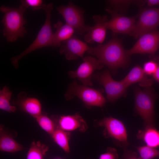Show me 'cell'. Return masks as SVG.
<instances>
[{
    "label": "cell",
    "mask_w": 159,
    "mask_h": 159,
    "mask_svg": "<svg viewBox=\"0 0 159 159\" xmlns=\"http://www.w3.org/2000/svg\"><path fill=\"white\" fill-rule=\"evenodd\" d=\"M87 52L95 56L104 65L112 69L125 67L129 61V56L115 36L105 44L90 47Z\"/></svg>",
    "instance_id": "1"
},
{
    "label": "cell",
    "mask_w": 159,
    "mask_h": 159,
    "mask_svg": "<svg viewBox=\"0 0 159 159\" xmlns=\"http://www.w3.org/2000/svg\"><path fill=\"white\" fill-rule=\"evenodd\" d=\"M26 9L21 4L17 8L4 5L0 6V11L4 14L1 21L4 26L2 33L9 42H15L27 33L24 27L26 20L24 17Z\"/></svg>",
    "instance_id": "2"
},
{
    "label": "cell",
    "mask_w": 159,
    "mask_h": 159,
    "mask_svg": "<svg viewBox=\"0 0 159 159\" xmlns=\"http://www.w3.org/2000/svg\"><path fill=\"white\" fill-rule=\"evenodd\" d=\"M53 7V5L52 3L47 5L44 10L46 15L45 21L33 42L22 52L11 58V63L15 68L18 67L19 61L26 55L40 48L51 47L53 33L51 25V17Z\"/></svg>",
    "instance_id": "3"
},
{
    "label": "cell",
    "mask_w": 159,
    "mask_h": 159,
    "mask_svg": "<svg viewBox=\"0 0 159 159\" xmlns=\"http://www.w3.org/2000/svg\"><path fill=\"white\" fill-rule=\"evenodd\" d=\"M64 96L67 100L76 97L82 100L88 107L93 106L102 107L106 102L100 90L79 85L76 80L69 84Z\"/></svg>",
    "instance_id": "4"
},
{
    "label": "cell",
    "mask_w": 159,
    "mask_h": 159,
    "mask_svg": "<svg viewBox=\"0 0 159 159\" xmlns=\"http://www.w3.org/2000/svg\"><path fill=\"white\" fill-rule=\"evenodd\" d=\"M135 89V108L143 119L145 127H154L155 123V96L150 89Z\"/></svg>",
    "instance_id": "5"
},
{
    "label": "cell",
    "mask_w": 159,
    "mask_h": 159,
    "mask_svg": "<svg viewBox=\"0 0 159 159\" xmlns=\"http://www.w3.org/2000/svg\"><path fill=\"white\" fill-rule=\"evenodd\" d=\"M59 13L64 19L66 24L73 28L79 35L87 32L92 26L86 25L85 23L84 14L85 11L70 1L66 5L57 7Z\"/></svg>",
    "instance_id": "6"
},
{
    "label": "cell",
    "mask_w": 159,
    "mask_h": 159,
    "mask_svg": "<svg viewBox=\"0 0 159 159\" xmlns=\"http://www.w3.org/2000/svg\"><path fill=\"white\" fill-rule=\"evenodd\" d=\"M98 124L104 127L103 134L106 137L112 139L115 143L122 148L124 151L127 150L129 144L127 131L122 122L110 117L99 121Z\"/></svg>",
    "instance_id": "7"
},
{
    "label": "cell",
    "mask_w": 159,
    "mask_h": 159,
    "mask_svg": "<svg viewBox=\"0 0 159 159\" xmlns=\"http://www.w3.org/2000/svg\"><path fill=\"white\" fill-rule=\"evenodd\" d=\"M138 18L131 34L136 38L157 30L159 26V8H144L140 11Z\"/></svg>",
    "instance_id": "8"
},
{
    "label": "cell",
    "mask_w": 159,
    "mask_h": 159,
    "mask_svg": "<svg viewBox=\"0 0 159 159\" xmlns=\"http://www.w3.org/2000/svg\"><path fill=\"white\" fill-rule=\"evenodd\" d=\"M92 78L99 84L103 85L105 89L108 100L113 102L122 96L125 95L128 87L121 80L117 81L113 80L107 70L102 73L93 74Z\"/></svg>",
    "instance_id": "9"
},
{
    "label": "cell",
    "mask_w": 159,
    "mask_h": 159,
    "mask_svg": "<svg viewBox=\"0 0 159 159\" xmlns=\"http://www.w3.org/2000/svg\"><path fill=\"white\" fill-rule=\"evenodd\" d=\"M104 65L96 58L87 56L83 59V62L75 71H70L68 75L72 79L77 78L82 84L87 86H92L91 80L93 73L96 70L102 69Z\"/></svg>",
    "instance_id": "10"
},
{
    "label": "cell",
    "mask_w": 159,
    "mask_h": 159,
    "mask_svg": "<svg viewBox=\"0 0 159 159\" xmlns=\"http://www.w3.org/2000/svg\"><path fill=\"white\" fill-rule=\"evenodd\" d=\"M159 47V32L156 30L141 36L134 46L126 52L128 56L137 53L153 55Z\"/></svg>",
    "instance_id": "11"
},
{
    "label": "cell",
    "mask_w": 159,
    "mask_h": 159,
    "mask_svg": "<svg viewBox=\"0 0 159 159\" xmlns=\"http://www.w3.org/2000/svg\"><path fill=\"white\" fill-rule=\"evenodd\" d=\"M105 10L111 16L106 23L107 29L111 30L114 35L118 33L131 34L137 17L126 16L108 8Z\"/></svg>",
    "instance_id": "12"
},
{
    "label": "cell",
    "mask_w": 159,
    "mask_h": 159,
    "mask_svg": "<svg viewBox=\"0 0 159 159\" xmlns=\"http://www.w3.org/2000/svg\"><path fill=\"white\" fill-rule=\"evenodd\" d=\"M62 43L59 53L64 54L65 58L69 60H76L79 57L83 59L85 53L90 48L86 43L75 36H72Z\"/></svg>",
    "instance_id": "13"
},
{
    "label": "cell",
    "mask_w": 159,
    "mask_h": 159,
    "mask_svg": "<svg viewBox=\"0 0 159 159\" xmlns=\"http://www.w3.org/2000/svg\"><path fill=\"white\" fill-rule=\"evenodd\" d=\"M95 24L85 35V41L88 43L97 42L102 44L104 41L107 29L106 23L108 21L106 16L95 15L92 17Z\"/></svg>",
    "instance_id": "14"
},
{
    "label": "cell",
    "mask_w": 159,
    "mask_h": 159,
    "mask_svg": "<svg viewBox=\"0 0 159 159\" xmlns=\"http://www.w3.org/2000/svg\"><path fill=\"white\" fill-rule=\"evenodd\" d=\"M13 104L35 118L42 113L40 101L36 98L27 97L24 92L19 93L17 98L13 101Z\"/></svg>",
    "instance_id": "15"
},
{
    "label": "cell",
    "mask_w": 159,
    "mask_h": 159,
    "mask_svg": "<svg viewBox=\"0 0 159 159\" xmlns=\"http://www.w3.org/2000/svg\"><path fill=\"white\" fill-rule=\"evenodd\" d=\"M58 127H57L69 132L75 130L84 132L87 128L86 122L78 113L73 115L60 116L58 119Z\"/></svg>",
    "instance_id": "16"
},
{
    "label": "cell",
    "mask_w": 159,
    "mask_h": 159,
    "mask_svg": "<svg viewBox=\"0 0 159 159\" xmlns=\"http://www.w3.org/2000/svg\"><path fill=\"white\" fill-rule=\"evenodd\" d=\"M121 81L128 87L137 82L141 87L148 88L153 83V80L148 77L143 69L138 65L133 68Z\"/></svg>",
    "instance_id": "17"
},
{
    "label": "cell",
    "mask_w": 159,
    "mask_h": 159,
    "mask_svg": "<svg viewBox=\"0 0 159 159\" xmlns=\"http://www.w3.org/2000/svg\"><path fill=\"white\" fill-rule=\"evenodd\" d=\"M56 29L53 34L51 47H60L62 42L72 36L74 29L73 28L65 24H63L61 21H59L54 25Z\"/></svg>",
    "instance_id": "18"
},
{
    "label": "cell",
    "mask_w": 159,
    "mask_h": 159,
    "mask_svg": "<svg viewBox=\"0 0 159 159\" xmlns=\"http://www.w3.org/2000/svg\"><path fill=\"white\" fill-rule=\"evenodd\" d=\"M138 139L143 140L147 145L155 148L159 146V131L154 127H145L139 131L137 135Z\"/></svg>",
    "instance_id": "19"
},
{
    "label": "cell",
    "mask_w": 159,
    "mask_h": 159,
    "mask_svg": "<svg viewBox=\"0 0 159 159\" xmlns=\"http://www.w3.org/2000/svg\"><path fill=\"white\" fill-rule=\"evenodd\" d=\"M24 148L9 135L0 130V150L1 151L15 153L24 150Z\"/></svg>",
    "instance_id": "20"
},
{
    "label": "cell",
    "mask_w": 159,
    "mask_h": 159,
    "mask_svg": "<svg viewBox=\"0 0 159 159\" xmlns=\"http://www.w3.org/2000/svg\"><path fill=\"white\" fill-rule=\"evenodd\" d=\"M48 146L40 141L33 142L28 151L26 159H44Z\"/></svg>",
    "instance_id": "21"
},
{
    "label": "cell",
    "mask_w": 159,
    "mask_h": 159,
    "mask_svg": "<svg viewBox=\"0 0 159 159\" xmlns=\"http://www.w3.org/2000/svg\"><path fill=\"white\" fill-rule=\"evenodd\" d=\"M12 92L7 86H4L0 90V109L9 113L13 112L17 110L16 107L11 105L10 100Z\"/></svg>",
    "instance_id": "22"
},
{
    "label": "cell",
    "mask_w": 159,
    "mask_h": 159,
    "mask_svg": "<svg viewBox=\"0 0 159 159\" xmlns=\"http://www.w3.org/2000/svg\"><path fill=\"white\" fill-rule=\"evenodd\" d=\"M70 135V132L56 127L52 135L55 142L67 153L70 150L69 141Z\"/></svg>",
    "instance_id": "23"
},
{
    "label": "cell",
    "mask_w": 159,
    "mask_h": 159,
    "mask_svg": "<svg viewBox=\"0 0 159 159\" xmlns=\"http://www.w3.org/2000/svg\"><path fill=\"white\" fill-rule=\"evenodd\" d=\"M35 119L41 128L49 134L52 135L56 128L53 121L47 115L42 113Z\"/></svg>",
    "instance_id": "24"
},
{
    "label": "cell",
    "mask_w": 159,
    "mask_h": 159,
    "mask_svg": "<svg viewBox=\"0 0 159 159\" xmlns=\"http://www.w3.org/2000/svg\"><path fill=\"white\" fill-rule=\"evenodd\" d=\"M141 159H153L159 156V151L148 145L136 147Z\"/></svg>",
    "instance_id": "25"
},
{
    "label": "cell",
    "mask_w": 159,
    "mask_h": 159,
    "mask_svg": "<svg viewBox=\"0 0 159 159\" xmlns=\"http://www.w3.org/2000/svg\"><path fill=\"white\" fill-rule=\"evenodd\" d=\"M20 2L21 4L26 8L29 7L33 11L44 10L47 6L42 0H21Z\"/></svg>",
    "instance_id": "26"
},
{
    "label": "cell",
    "mask_w": 159,
    "mask_h": 159,
    "mask_svg": "<svg viewBox=\"0 0 159 159\" xmlns=\"http://www.w3.org/2000/svg\"><path fill=\"white\" fill-rule=\"evenodd\" d=\"M135 1L127 0H108L107 1V3L112 8H107L117 12L122 9H126L130 4Z\"/></svg>",
    "instance_id": "27"
},
{
    "label": "cell",
    "mask_w": 159,
    "mask_h": 159,
    "mask_svg": "<svg viewBox=\"0 0 159 159\" xmlns=\"http://www.w3.org/2000/svg\"><path fill=\"white\" fill-rule=\"evenodd\" d=\"M158 65L155 61L152 60L146 62L144 64L143 69L147 75H153L156 71Z\"/></svg>",
    "instance_id": "28"
},
{
    "label": "cell",
    "mask_w": 159,
    "mask_h": 159,
    "mask_svg": "<svg viewBox=\"0 0 159 159\" xmlns=\"http://www.w3.org/2000/svg\"><path fill=\"white\" fill-rule=\"evenodd\" d=\"M106 152L101 155L99 159H118L119 156L117 150L111 147L108 148Z\"/></svg>",
    "instance_id": "29"
},
{
    "label": "cell",
    "mask_w": 159,
    "mask_h": 159,
    "mask_svg": "<svg viewBox=\"0 0 159 159\" xmlns=\"http://www.w3.org/2000/svg\"><path fill=\"white\" fill-rule=\"evenodd\" d=\"M120 159H141L138 157L137 153L132 151L127 150L125 151L122 157Z\"/></svg>",
    "instance_id": "30"
},
{
    "label": "cell",
    "mask_w": 159,
    "mask_h": 159,
    "mask_svg": "<svg viewBox=\"0 0 159 159\" xmlns=\"http://www.w3.org/2000/svg\"><path fill=\"white\" fill-rule=\"evenodd\" d=\"M147 7H149L159 4V0H148L146 1Z\"/></svg>",
    "instance_id": "31"
},
{
    "label": "cell",
    "mask_w": 159,
    "mask_h": 159,
    "mask_svg": "<svg viewBox=\"0 0 159 159\" xmlns=\"http://www.w3.org/2000/svg\"><path fill=\"white\" fill-rule=\"evenodd\" d=\"M154 79L158 82H159V65H158V68L155 73L153 75Z\"/></svg>",
    "instance_id": "32"
},
{
    "label": "cell",
    "mask_w": 159,
    "mask_h": 159,
    "mask_svg": "<svg viewBox=\"0 0 159 159\" xmlns=\"http://www.w3.org/2000/svg\"><path fill=\"white\" fill-rule=\"evenodd\" d=\"M63 159L60 158H56V159Z\"/></svg>",
    "instance_id": "33"
}]
</instances>
